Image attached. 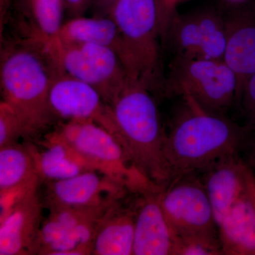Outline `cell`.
I'll use <instances>...</instances> for the list:
<instances>
[{
	"label": "cell",
	"instance_id": "cell-1",
	"mask_svg": "<svg viewBox=\"0 0 255 255\" xmlns=\"http://www.w3.org/2000/svg\"><path fill=\"white\" fill-rule=\"evenodd\" d=\"M181 98L182 102L164 140L169 182L203 173L230 156L243 155L254 135L227 116L207 112L190 97Z\"/></svg>",
	"mask_w": 255,
	"mask_h": 255
},
{
	"label": "cell",
	"instance_id": "cell-2",
	"mask_svg": "<svg viewBox=\"0 0 255 255\" xmlns=\"http://www.w3.org/2000/svg\"><path fill=\"white\" fill-rule=\"evenodd\" d=\"M150 90L130 83L110 105L113 134L132 163L145 177L159 186L169 182L164 157L166 132Z\"/></svg>",
	"mask_w": 255,
	"mask_h": 255
},
{
	"label": "cell",
	"instance_id": "cell-3",
	"mask_svg": "<svg viewBox=\"0 0 255 255\" xmlns=\"http://www.w3.org/2000/svg\"><path fill=\"white\" fill-rule=\"evenodd\" d=\"M109 16L118 26L120 58L128 82L151 87L158 76V35L165 12L161 0H116Z\"/></svg>",
	"mask_w": 255,
	"mask_h": 255
},
{
	"label": "cell",
	"instance_id": "cell-4",
	"mask_svg": "<svg viewBox=\"0 0 255 255\" xmlns=\"http://www.w3.org/2000/svg\"><path fill=\"white\" fill-rule=\"evenodd\" d=\"M54 75L34 50L17 48L5 55L1 65L3 101L22 125L23 136L36 135L48 126L53 114L48 95Z\"/></svg>",
	"mask_w": 255,
	"mask_h": 255
},
{
	"label": "cell",
	"instance_id": "cell-5",
	"mask_svg": "<svg viewBox=\"0 0 255 255\" xmlns=\"http://www.w3.org/2000/svg\"><path fill=\"white\" fill-rule=\"evenodd\" d=\"M53 137L82 156L92 168L123 186L129 192L140 194L162 188L132 163L115 137L91 121H71Z\"/></svg>",
	"mask_w": 255,
	"mask_h": 255
},
{
	"label": "cell",
	"instance_id": "cell-6",
	"mask_svg": "<svg viewBox=\"0 0 255 255\" xmlns=\"http://www.w3.org/2000/svg\"><path fill=\"white\" fill-rule=\"evenodd\" d=\"M165 90L168 95L190 97L219 115L226 116L237 103V78L223 60L174 57Z\"/></svg>",
	"mask_w": 255,
	"mask_h": 255
},
{
	"label": "cell",
	"instance_id": "cell-7",
	"mask_svg": "<svg viewBox=\"0 0 255 255\" xmlns=\"http://www.w3.org/2000/svg\"><path fill=\"white\" fill-rule=\"evenodd\" d=\"M47 48L62 73L95 87L107 105L110 106L128 84L123 63L113 48L93 43H60Z\"/></svg>",
	"mask_w": 255,
	"mask_h": 255
},
{
	"label": "cell",
	"instance_id": "cell-8",
	"mask_svg": "<svg viewBox=\"0 0 255 255\" xmlns=\"http://www.w3.org/2000/svg\"><path fill=\"white\" fill-rule=\"evenodd\" d=\"M118 201L93 207L50 208L49 216L42 222L34 254L92 255L100 220Z\"/></svg>",
	"mask_w": 255,
	"mask_h": 255
},
{
	"label": "cell",
	"instance_id": "cell-9",
	"mask_svg": "<svg viewBox=\"0 0 255 255\" xmlns=\"http://www.w3.org/2000/svg\"><path fill=\"white\" fill-rule=\"evenodd\" d=\"M160 204L177 237L219 236L209 195L202 179L196 174L178 178L164 186Z\"/></svg>",
	"mask_w": 255,
	"mask_h": 255
},
{
	"label": "cell",
	"instance_id": "cell-10",
	"mask_svg": "<svg viewBox=\"0 0 255 255\" xmlns=\"http://www.w3.org/2000/svg\"><path fill=\"white\" fill-rule=\"evenodd\" d=\"M48 103L53 115L71 121H91L113 133L110 106L105 104L98 90L86 82L63 73L55 76Z\"/></svg>",
	"mask_w": 255,
	"mask_h": 255
},
{
	"label": "cell",
	"instance_id": "cell-11",
	"mask_svg": "<svg viewBox=\"0 0 255 255\" xmlns=\"http://www.w3.org/2000/svg\"><path fill=\"white\" fill-rule=\"evenodd\" d=\"M36 190L1 209L0 255H34L42 222L43 204Z\"/></svg>",
	"mask_w": 255,
	"mask_h": 255
},
{
	"label": "cell",
	"instance_id": "cell-12",
	"mask_svg": "<svg viewBox=\"0 0 255 255\" xmlns=\"http://www.w3.org/2000/svg\"><path fill=\"white\" fill-rule=\"evenodd\" d=\"M97 172L87 171L63 180L48 182V207H93L120 200L128 191L105 174Z\"/></svg>",
	"mask_w": 255,
	"mask_h": 255
},
{
	"label": "cell",
	"instance_id": "cell-13",
	"mask_svg": "<svg viewBox=\"0 0 255 255\" xmlns=\"http://www.w3.org/2000/svg\"><path fill=\"white\" fill-rule=\"evenodd\" d=\"M162 187L159 190L140 194L141 202L135 210L132 255H173L177 236L161 206Z\"/></svg>",
	"mask_w": 255,
	"mask_h": 255
},
{
	"label": "cell",
	"instance_id": "cell-14",
	"mask_svg": "<svg viewBox=\"0 0 255 255\" xmlns=\"http://www.w3.org/2000/svg\"><path fill=\"white\" fill-rule=\"evenodd\" d=\"M227 41L223 60L236 75L237 103L247 81L255 74V11L238 8L226 14Z\"/></svg>",
	"mask_w": 255,
	"mask_h": 255
},
{
	"label": "cell",
	"instance_id": "cell-15",
	"mask_svg": "<svg viewBox=\"0 0 255 255\" xmlns=\"http://www.w3.org/2000/svg\"><path fill=\"white\" fill-rule=\"evenodd\" d=\"M246 166L242 155H233L221 159L203 172L202 181L211 201L216 226L246 191Z\"/></svg>",
	"mask_w": 255,
	"mask_h": 255
},
{
	"label": "cell",
	"instance_id": "cell-16",
	"mask_svg": "<svg viewBox=\"0 0 255 255\" xmlns=\"http://www.w3.org/2000/svg\"><path fill=\"white\" fill-rule=\"evenodd\" d=\"M40 180L27 147L13 143L0 147L1 208L28 191Z\"/></svg>",
	"mask_w": 255,
	"mask_h": 255
},
{
	"label": "cell",
	"instance_id": "cell-17",
	"mask_svg": "<svg viewBox=\"0 0 255 255\" xmlns=\"http://www.w3.org/2000/svg\"><path fill=\"white\" fill-rule=\"evenodd\" d=\"M217 228L223 255H255V207L248 189Z\"/></svg>",
	"mask_w": 255,
	"mask_h": 255
},
{
	"label": "cell",
	"instance_id": "cell-18",
	"mask_svg": "<svg viewBox=\"0 0 255 255\" xmlns=\"http://www.w3.org/2000/svg\"><path fill=\"white\" fill-rule=\"evenodd\" d=\"M135 216V210L124 208L119 201L111 206L99 223L92 255H132Z\"/></svg>",
	"mask_w": 255,
	"mask_h": 255
},
{
	"label": "cell",
	"instance_id": "cell-19",
	"mask_svg": "<svg viewBox=\"0 0 255 255\" xmlns=\"http://www.w3.org/2000/svg\"><path fill=\"white\" fill-rule=\"evenodd\" d=\"M28 150L33 157L40 180L55 182L95 170L82 156L66 143L52 136L46 149L38 152L31 145Z\"/></svg>",
	"mask_w": 255,
	"mask_h": 255
},
{
	"label": "cell",
	"instance_id": "cell-20",
	"mask_svg": "<svg viewBox=\"0 0 255 255\" xmlns=\"http://www.w3.org/2000/svg\"><path fill=\"white\" fill-rule=\"evenodd\" d=\"M55 43L102 45L113 48L120 57V33L117 23L110 16L73 18L63 23Z\"/></svg>",
	"mask_w": 255,
	"mask_h": 255
},
{
	"label": "cell",
	"instance_id": "cell-21",
	"mask_svg": "<svg viewBox=\"0 0 255 255\" xmlns=\"http://www.w3.org/2000/svg\"><path fill=\"white\" fill-rule=\"evenodd\" d=\"M175 56L199 58L203 37L196 11L185 15L174 13L167 31Z\"/></svg>",
	"mask_w": 255,
	"mask_h": 255
},
{
	"label": "cell",
	"instance_id": "cell-22",
	"mask_svg": "<svg viewBox=\"0 0 255 255\" xmlns=\"http://www.w3.org/2000/svg\"><path fill=\"white\" fill-rule=\"evenodd\" d=\"M196 12L203 37L199 58L223 60L227 41L226 14L214 8Z\"/></svg>",
	"mask_w": 255,
	"mask_h": 255
},
{
	"label": "cell",
	"instance_id": "cell-23",
	"mask_svg": "<svg viewBox=\"0 0 255 255\" xmlns=\"http://www.w3.org/2000/svg\"><path fill=\"white\" fill-rule=\"evenodd\" d=\"M30 11L46 46L54 43L63 26L64 0H28Z\"/></svg>",
	"mask_w": 255,
	"mask_h": 255
},
{
	"label": "cell",
	"instance_id": "cell-24",
	"mask_svg": "<svg viewBox=\"0 0 255 255\" xmlns=\"http://www.w3.org/2000/svg\"><path fill=\"white\" fill-rule=\"evenodd\" d=\"M223 255L219 236L177 237L173 255Z\"/></svg>",
	"mask_w": 255,
	"mask_h": 255
},
{
	"label": "cell",
	"instance_id": "cell-25",
	"mask_svg": "<svg viewBox=\"0 0 255 255\" xmlns=\"http://www.w3.org/2000/svg\"><path fill=\"white\" fill-rule=\"evenodd\" d=\"M23 136L22 125L14 111L5 104L0 105V147L16 143Z\"/></svg>",
	"mask_w": 255,
	"mask_h": 255
},
{
	"label": "cell",
	"instance_id": "cell-26",
	"mask_svg": "<svg viewBox=\"0 0 255 255\" xmlns=\"http://www.w3.org/2000/svg\"><path fill=\"white\" fill-rule=\"evenodd\" d=\"M237 104L246 119L245 127L255 134V74L244 85Z\"/></svg>",
	"mask_w": 255,
	"mask_h": 255
},
{
	"label": "cell",
	"instance_id": "cell-27",
	"mask_svg": "<svg viewBox=\"0 0 255 255\" xmlns=\"http://www.w3.org/2000/svg\"><path fill=\"white\" fill-rule=\"evenodd\" d=\"M92 0H64L65 9L73 18L82 16L92 6Z\"/></svg>",
	"mask_w": 255,
	"mask_h": 255
},
{
	"label": "cell",
	"instance_id": "cell-28",
	"mask_svg": "<svg viewBox=\"0 0 255 255\" xmlns=\"http://www.w3.org/2000/svg\"><path fill=\"white\" fill-rule=\"evenodd\" d=\"M242 157L250 168L255 169V134L252 137Z\"/></svg>",
	"mask_w": 255,
	"mask_h": 255
},
{
	"label": "cell",
	"instance_id": "cell-29",
	"mask_svg": "<svg viewBox=\"0 0 255 255\" xmlns=\"http://www.w3.org/2000/svg\"><path fill=\"white\" fill-rule=\"evenodd\" d=\"M245 179L247 189L255 207V175L253 169L250 168L247 164L245 169Z\"/></svg>",
	"mask_w": 255,
	"mask_h": 255
},
{
	"label": "cell",
	"instance_id": "cell-30",
	"mask_svg": "<svg viewBox=\"0 0 255 255\" xmlns=\"http://www.w3.org/2000/svg\"><path fill=\"white\" fill-rule=\"evenodd\" d=\"M116 0H92V6L95 7L100 16H109Z\"/></svg>",
	"mask_w": 255,
	"mask_h": 255
},
{
	"label": "cell",
	"instance_id": "cell-31",
	"mask_svg": "<svg viewBox=\"0 0 255 255\" xmlns=\"http://www.w3.org/2000/svg\"><path fill=\"white\" fill-rule=\"evenodd\" d=\"M164 11H165L166 18H167V23L170 22L171 18L174 14V6L175 3L179 0H161ZM169 24V23H168Z\"/></svg>",
	"mask_w": 255,
	"mask_h": 255
},
{
	"label": "cell",
	"instance_id": "cell-32",
	"mask_svg": "<svg viewBox=\"0 0 255 255\" xmlns=\"http://www.w3.org/2000/svg\"><path fill=\"white\" fill-rule=\"evenodd\" d=\"M12 0H0V21H1V27L2 23L4 22L6 14L10 6H11Z\"/></svg>",
	"mask_w": 255,
	"mask_h": 255
},
{
	"label": "cell",
	"instance_id": "cell-33",
	"mask_svg": "<svg viewBox=\"0 0 255 255\" xmlns=\"http://www.w3.org/2000/svg\"><path fill=\"white\" fill-rule=\"evenodd\" d=\"M231 1H234V2H238V1H241L242 0H229Z\"/></svg>",
	"mask_w": 255,
	"mask_h": 255
}]
</instances>
